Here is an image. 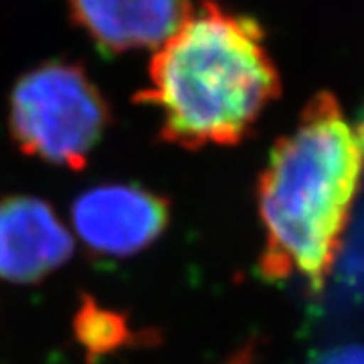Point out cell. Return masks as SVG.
Listing matches in <instances>:
<instances>
[{
	"instance_id": "7a4b0ae2",
	"label": "cell",
	"mask_w": 364,
	"mask_h": 364,
	"mask_svg": "<svg viewBox=\"0 0 364 364\" xmlns=\"http://www.w3.org/2000/svg\"><path fill=\"white\" fill-rule=\"evenodd\" d=\"M277 95L261 26L205 0L154 51L140 100L166 142L195 150L241 142Z\"/></svg>"
},
{
	"instance_id": "3957f363",
	"label": "cell",
	"mask_w": 364,
	"mask_h": 364,
	"mask_svg": "<svg viewBox=\"0 0 364 364\" xmlns=\"http://www.w3.org/2000/svg\"><path fill=\"white\" fill-rule=\"evenodd\" d=\"M109 107L91 77L53 61L28 71L11 93L9 126L21 152L55 166L83 168L104 138Z\"/></svg>"
},
{
	"instance_id": "9c48e42d",
	"label": "cell",
	"mask_w": 364,
	"mask_h": 364,
	"mask_svg": "<svg viewBox=\"0 0 364 364\" xmlns=\"http://www.w3.org/2000/svg\"><path fill=\"white\" fill-rule=\"evenodd\" d=\"M255 360V354H253V348L247 346V348H243L241 352H237L233 358L229 360V363L225 364H253Z\"/></svg>"
},
{
	"instance_id": "8992f818",
	"label": "cell",
	"mask_w": 364,
	"mask_h": 364,
	"mask_svg": "<svg viewBox=\"0 0 364 364\" xmlns=\"http://www.w3.org/2000/svg\"><path fill=\"white\" fill-rule=\"evenodd\" d=\"M71 16L102 51L154 49L186 21L191 0H69Z\"/></svg>"
},
{
	"instance_id": "277c9868",
	"label": "cell",
	"mask_w": 364,
	"mask_h": 364,
	"mask_svg": "<svg viewBox=\"0 0 364 364\" xmlns=\"http://www.w3.org/2000/svg\"><path fill=\"white\" fill-rule=\"evenodd\" d=\"M168 223V198L138 184L95 186L73 203L79 241L107 259L140 253L166 231Z\"/></svg>"
},
{
	"instance_id": "6da1fadb",
	"label": "cell",
	"mask_w": 364,
	"mask_h": 364,
	"mask_svg": "<svg viewBox=\"0 0 364 364\" xmlns=\"http://www.w3.org/2000/svg\"><path fill=\"white\" fill-rule=\"evenodd\" d=\"M363 172L364 116L348 119L332 93H318L273 146L259 178V269L267 279L324 287Z\"/></svg>"
},
{
	"instance_id": "ba28073f",
	"label": "cell",
	"mask_w": 364,
	"mask_h": 364,
	"mask_svg": "<svg viewBox=\"0 0 364 364\" xmlns=\"http://www.w3.org/2000/svg\"><path fill=\"white\" fill-rule=\"evenodd\" d=\"M310 364H364V346L350 344L318 354Z\"/></svg>"
},
{
	"instance_id": "52a82bcc",
	"label": "cell",
	"mask_w": 364,
	"mask_h": 364,
	"mask_svg": "<svg viewBox=\"0 0 364 364\" xmlns=\"http://www.w3.org/2000/svg\"><path fill=\"white\" fill-rule=\"evenodd\" d=\"M77 332L81 342L91 352L112 350L124 338L122 320L114 314L97 308H87L79 314Z\"/></svg>"
},
{
	"instance_id": "5b68a950",
	"label": "cell",
	"mask_w": 364,
	"mask_h": 364,
	"mask_svg": "<svg viewBox=\"0 0 364 364\" xmlns=\"http://www.w3.org/2000/svg\"><path fill=\"white\" fill-rule=\"evenodd\" d=\"M71 253L73 237L45 200L28 195L0 200V282H39Z\"/></svg>"
}]
</instances>
